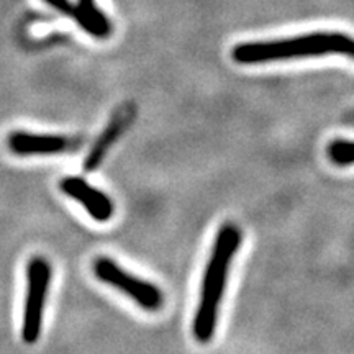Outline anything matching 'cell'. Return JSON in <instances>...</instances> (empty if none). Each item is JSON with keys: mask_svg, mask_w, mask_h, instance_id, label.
<instances>
[{"mask_svg": "<svg viewBox=\"0 0 354 354\" xmlns=\"http://www.w3.org/2000/svg\"><path fill=\"white\" fill-rule=\"evenodd\" d=\"M241 245V230L233 223L221 225L216 233L212 254L203 274L201 299L194 318V336L197 342L209 343L215 335L218 322L220 302L223 297L225 286L230 272V266L238 248Z\"/></svg>", "mask_w": 354, "mask_h": 354, "instance_id": "1", "label": "cell"}, {"mask_svg": "<svg viewBox=\"0 0 354 354\" xmlns=\"http://www.w3.org/2000/svg\"><path fill=\"white\" fill-rule=\"evenodd\" d=\"M323 55H343L354 59V38L344 33L318 32L274 41L241 43L233 48V59L240 64L297 59Z\"/></svg>", "mask_w": 354, "mask_h": 354, "instance_id": "2", "label": "cell"}, {"mask_svg": "<svg viewBox=\"0 0 354 354\" xmlns=\"http://www.w3.org/2000/svg\"><path fill=\"white\" fill-rule=\"evenodd\" d=\"M51 281V266L44 258H32L26 266V297L21 322V338L33 344L41 335L43 313L46 305L48 287Z\"/></svg>", "mask_w": 354, "mask_h": 354, "instance_id": "3", "label": "cell"}, {"mask_svg": "<svg viewBox=\"0 0 354 354\" xmlns=\"http://www.w3.org/2000/svg\"><path fill=\"white\" fill-rule=\"evenodd\" d=\"M94 272L99 281L115 287L128 297L135 300L141 308L148 312H156L162 307L165 295L159 287L151 282L138 279L133 274L127 272L120 266L110 258H99L94 263Z\"/></svg>", "mask_w": 354, "mask_h": 354, "instance_id": "4", "label": "cell"}, {"mask_svg": "<svg viewBox=\"0 0 354 354\" xmlns=\"http://www.w3.org/2000/svg\"><path fill=\"white\" fill-rule=\"evenodd\" d=\"M59 189L66 196L82 203L87 214L97 221H107L113 215V202L107 194L92 187L82 177H66L59 183Z\"/></svg>", "mask_w": 354, "mask_h": 354, "instance_id": "5", "label": "cell"}, {"mask_svg": "<svg viewBox=\"0 0 354 354\" xmlns=\"http://www.w3.org/2000/svg\"><path fill=\"white\" fill-rule=\"evenodd\" d=\"M8 148L19 156L33 154H59L77 148V140L61 135H33L26 131H15L8 136Z\"/></svg>", "mask_w": 354, "mask_h": 354, "instance_id": "6", "label": "cell"}, {"mask_svg": "<svg viewBox=\"0 0 354 354\" xmlns=\"http://www.w3.org/2000/svg\"><path fill=\"white\" fill-rule=\"evenodd\" d=\"M133 117H135V105L133 104H123L120 109H117V112L110 118L109 125L105 127V130L102 131V135L97 138L92 149L88 151L86 161H84V169L92 172L102 165V161L107 156L115 141L120 138L123 131L133 122Z\"/></svg>", "mask_w": 354, "mask_h": 354, "instance_id": "7", "label": "cell"}, {"mask_svg": "<svg viewBox=\"0 0 354 354\" xmlns=\"http://www.w3.org/2000/svg\"><path fill=\"white\" fill-rule=\"evenodd\" d=\"M44 2L55 8V10L63 13V15H66V17H69V19H73L76 24H79V26H81L84 32L92 35V37H95V38H107L109 37L107 32H104V30H102L100 26L97 25L95 21L82 10L81 7L74 6L71 0H44Z\"/></svg>", "mask_w": 354, "mask_h": 354, "instance_id": "8", "label": "cell"}, {"mask_svg": "<svg viewBox=\"0 0 354 354\" xmlns=\"http://www.w3.org/2000/svg\"><path fill=\"white\" fill-rule=\"evenodd\" d=\"M328 156L336 166L354 165V141L335 140L328 146Z\"/></svg>", "mask_w": 354, "mask_h": 354, "instance_id": "9", "label": "cell"}, {"mask_svg": "<svg viewBox=\"0 0 354 354\" xmlns=\"http://www.w3.org/2000/svg\"><path fill=\"white\" fill-rule=\"evenodd\" d=\"M77 6L81 7L82 10L86 12L87 15L91 17V19L94 20L95 24L100 26L102 30H104V32H107L109 35L112 33V24H110V20L107 19V15H104L100 8L95 6L94 0H79Z\"/></svg>", "mask_w": 354, "mask_h": 354, "instance_id": "10", "label": "cell"}]
</instances>
